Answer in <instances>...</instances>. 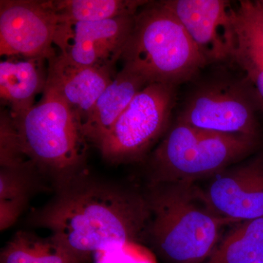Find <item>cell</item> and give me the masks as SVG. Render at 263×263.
Instances as JSON below:
<instances>
[{"mask_svg":"<svg viewBox=\"0 0 263 263\" xmlns=\"http://www.w3.org/2000/svg\"><path fill=\"white\" fill-rule=\"evenodd\" d=\"M202 193L212 210L235 223L263 216V148L211 178Z\"/></svg>","mask_w":263,"mask_h":263,"instance_id":"8fae6325","label":"cell"},{"mask_svg":"<svg viewBox=\"0 0 263 263\" xmlns=\"http://www.w3.org/2000/svg\"><path fill=\"white\" fill-rule=\"evenodd\" d=\"M46 59L8 57L0 62V99L12 117H18L34 106L47 83Z\"/></svg>","mask_w":263,"mask_h":263,"instance_id":"4fadbf2b","label":"cell"},{"mask_svg":"<svg viewBox=\"0 0 263 263\" xmlns=\"http://www.w3.org/2000/svg\"><path fill=\"white\" fill-rule=\"evenodd\" d=\"M209 66L231 64L236 49L235 8L226 0H163Z\"/></svg>","mask_w":263,"mask_h":263,"instance_id":"ba28073f","label":"cell"},{"mask_svg":"<svg viewBox=\"0 0 263 263\" xmlns=\"http://www.w3.org/2000/svg\"><path fill=\"white\" fill-rule=\"evenodd\" d=\"M135 15L100 22L59 23L53 44L61 54L77 65L115 67L133 30Z\"/></svg>","mask_w":263,"mask_h":263,"instance_id":"30bf717a","label":"cell"},{"mask_svg":"<svg viewBox=\"0 0 263 263\" xmlns=\"http://www.w3.org/2000/svg\"><path fill=\"white\" fill-rule=\"evenodd\" d=\"M235 26L238 41L231 64L246 76L252 85L263 115V48L240 29L236 22Z\"/></svg>","mask_w":263,"mask_h":263,"instance_id":"d6986e66","label":"cell"},{"mask_svg":"<svg viewBox=\"0 0 263 263\" xmlns=\"http://www.w3.org/2000/svg\"><path fill=\"white\" fill-rule=\"evenodd\" d=\"M257 1H258L259 5H260L261 8H262L263 10V0H257Z\"/></svg>","mask_w":263,"mask_h":263,"instance_id":"7402d4cb","label":"cell"},{"mask_svg":"<svg viewBox=\"0 0 263 263\" xmlns=\"http://www.w3.org/2000/svg\"><path fill=\"white\" fill-rule=\"evenodd\" d=\"M204 263H263V216L235 223Z\"/></svg>","mask_w":263,"mask_h":263,"instance_id":"2e32d148","label":"cell"},{"mask_svg":"<svg viewBox=\"0 0 263 263\" xmlns=\"http://www.w3.org/2000/svg\"><path fill=\"white\" fill-rule=\"evenodd\" d=\"M262 148L263 139L175 121L145 161L148 183L209 179Z\"/></svg>","mask_w":263,"mask_h":263,"instance_id":"5b68a950","label":"cell"},{"mask_svg":"<svg viewBox=\"0 0 263 263\" xmlns=\"http://www.w3.org/2000/svg\"><path fill=\"white\" fill-rule=\"evenodd\" d=\"M177 104V87L147 85L100 142L102 158L114 165L144 162L171 127Z\"/></svg>","mask_w":263,"mask_h":263,"instance_id":"52a82bcc","label":"cell"},{"mask_svg":"<svg viewBox=\"0 0 263 263\" xmlns=\"http://www.w3.org/2000/svg\"><path fill=\"white\" fill-rule=\"evenodd\" d=\"M59 23L51 0H1L0 55L48 60Z\"/></svg>","mask_w":263,"mask_h":263,"instance_id":"9c48e42d","label":"cell"},{"mask_svg":"<svg viewBox=\"0 0 263 263\" xmlns=\"http://www.w3.org/2000/svg\"><path fill=\"white\" fill-rule=\"evenodd\" d=\"M12 118L24 155L53 191L89 172V142L56 92L45 88L39 103Z\"/></svg>","mask_w":263,"mask_h":263,"instance_id":"3957f363","label":"cell"},{"mask_svg":"<svg viewBox=\"0 0 263 263\" xmlns=\"http://www.w3.org/2000/svg\"><path fill=\"white\" fill-rule=\"evenodd\" d=\"M237 25L263 48V10L258 1H240L235 8Z\"/></svg>","mask_w":263,"mask_h":263,"instance_id":"44dd1931","label":"cell"},{"mask_svg":"<svg viewBox=\"0 0 263 263\" xmlns=\"http://www.w3.org/2000/svg\"><path fill=\"white\" fill-rule=\"evenodd\" d=\"M48 63L46 88L65 100L83 127L99 97L117 76L114 67L77 65L61 53Z\"/></svg>","mask_w":263,"mask_h":263,"instance_id":"7c38bea8","label":"cell"},{"mask_svg":"<svg viewBox=\"0 0 263 263\" xmlns=\"http://www.w3.org/2000/svg\"><path fill=\"white\" fill-rule=\"evenodd\" d=\"M151 217L147 243L167 263H204L221 240L223 226L196 183H148Z\"/></svg>","mask_w":263,"mask_h":263,"instance_id":"7a4b0ae2","label":"cell"},{"mask_svg":"<svg viewBox=\"0 0 263 263\" xmlns=\"http://www.w3.org/2000/svg\"><path fill=\"white\" fill-rule=\"evenodd\" d=\"M230 65V64H229ZM214 65L197 76L176 112L175 121L205 130L263 139L257 95L236 67Z\"/></svg>","mask_w":263,"mask_h":263,"instance_id":"8992f818","label":"cell"},{"mask_svg":"<svg viewBox=\"0 0 263 263\" xmlns=\"http://www.w3.org/2000/svg\"><path fill=\"white\" fill-rule=\"evenodd\" d=\"M31 163L24 155L18 131L8 109L0 115V167L12 168Z\"/></svg>","mask_w":263,"mask_h":263,"instance_id":"ffe728a7","label":"cell"},{"mask_svg":"<svg viewBox=\"0 0 263 263\" xmlns=\"http://www.w3.org/2000/svg\"><path fill=\"white\" fill-rule=\"evenodd\" d=\"M123 67L151 84L179 87L209 67L182 24L160 1H149L135 15L123 51Z\"/></svg>","mask_w":263,"mask_h":263,"instance_id":"277c9868","label":"cell"},{"mask_svg":"<svg viewBox=\"0 0 263 263\" xmlns=\"http://www.w3.org/2000/svg\"><path fill=\"white\" fill-rule=\"evenodd\" d=\"M145 0H51L60 23L93 22L133 16Z\"/></svg>","mask_w":263,"mask_h":263,"instance_id":"e0dca14e","label":"cell"},{"mask_svg":"<svg viewBox=\"0 0 263 263\" xmlns=\"http://www.w3.org/2000/svg\"><path fill=\"white\" fill-rule=\"evenodd\" d=\"M27 222L48 230L76 263L95 252L146 242L149 205L144 190L86 173L53 191Z\"/></svg>","mask_w":263,"mask_h":263,"instance_id":"6da1fadb","label":"cell"},{"mask_svg":"<svg viewBox=\"0 0 263 263\" xmlns=\"http://www.w3.org/2000/svg\"><path fill=\"white\" fill-rule=\"evenodd\" d=\"M148 85L142 76L122 67L99 97L82 129L89 144L98 148L133 98Z\"/></svg>","mask_w":263,"mask_h":263,"instance_id":"5bb4252c","label":"cell"},{"mask_svg":"<svg viewBox=\"0 0 263 263\" xmlns=\"http://www.w3.org/2000/svg\"><path fill=\"white\" fill-rule=\"evenodd\" d=\"M48 183L32 163L0 167V230L9 229L28 207L31 199L48 190Z\"/></svg>","mask_w":263,"mask_h":263,"instance_id":"9a60e30c","label":"cell"},{"mask_svg":"<svg viewBox=\"0 0 263 263\" xmlns=\"http://www.w3.org/2000/svg\"><path fill=\"white\" fill-rule=\"evenodd\" d=\"M0 263H76L51 235L21 230L0 252Z\"/></svg>","mask_w":263,"mask_h":263,"instance_id":"ac0fdd59","label":"cell"}]
</instances>
